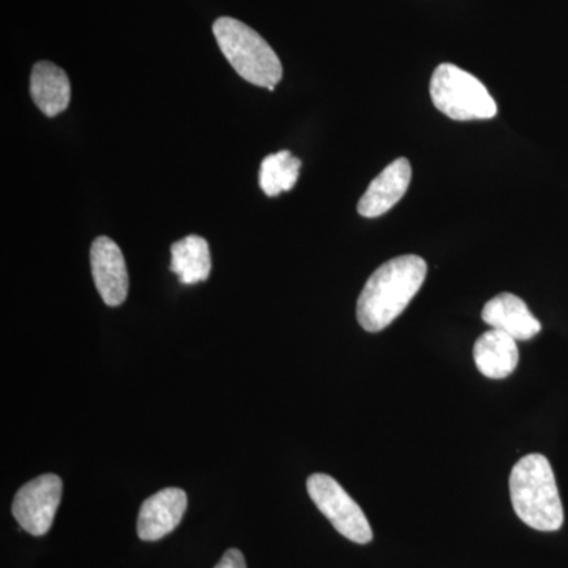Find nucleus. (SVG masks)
I'll use <instances>...</instances> for the list:
<instances>
[{"mask_svg":"<svg viewBox=\"0 0 568 568\" xmlns=\"http://www.w3.org/2000/svg\"><path fill=\"white\" fill-rule=\"evenodd\" d=\"M424 257H394L369 276L357 302V321L369 334L384 331L402 315L425 283Z\"/></svg>","mask_w":568,"mask_h":568,"instance_id":"f257e3e1","label":"nucleus"},{"mask_svg":"<svg viewBox=\"0 0 568 568\" xmlns=\"http://www.w3.org/2000/svg\"><path fill=\"white\" fill-rule=\"evenodd\" d=\"M508 484L511 506L525 525L541 532L562 528V500L551 463L545 455L530 454L519 459Z\"/></svg>","mask_w":568,"mask_h":568,"instance_id":"f03ea898","label":"nucleus"},{"mask_svg":"<svg viewBox=\"0 0 568 568\" xmlns=\"http://www.w3.org/2000/svg\"><path fill=\"white\" fill-rule=\"evenodd\" d=\"M213 36L224 58L244 80L274 91L283 77L278 55L256 31L234 18L213 22Z\"/></svg>","mask_w":568,"mask_h":568,"instance_id":"7ed1b4c3","label":"nucleus"},{"mask_svg":"<svg viewBox=\"0 0 568 568\" xmlns=\"http://www.w3.org/2000/svg\"><path fill=\"white\" fill-rule=\"evenodd\" d=\"M429 95L437 110L452 121H487L497 114L488 89L454 63L437 67L429 82Z\"/></svg>","mask_w":568,"mask_h":568,"instance_id":"20e7f679","label":"nucleus"},{"mask_svg":"<svg viewBox=\"0 0 568 568\" xmlns=\"http://www.w3.org/2000/svg\"><path fill=\"white\" fill-rule=\"evenodd\" d=\"M306 489L321 514L343 537L361 545L373 540L372 526L364 510L334 477L327 474H313L306 480Z\"/></svg>","mask_w":568,"mask_h":568,"instance_id":"39448f33","label":"nucleus"},{"mask_svg":"<svg viewBox=\"0 0 568 568\" xmlns=\"http://www.w3.org/2000/svg\"><path fill=\"white\" fill-rule=\"evenodd\" d=\"M62 497L61 477L44 474L28 481L13 499V517L26 532L40 537L50 532Z\"/></svg>","mask_w":568,"mask_h":568,"instance_id":"423d86ee","label":"nucleus"},{"mask_svg":"<svg viewBox=\"0 0 568 568\" xmlns=\"http://www.w3.org/2000/svg\"><path fill=\"white\" fill-rule=\"evenodd\" d=\"M93 283L108 306H119L129 294V272L119 245L110 237L95 239L91 248Z\"/></svg>","mask_w":568,"mask_h":568,"instance_id":"0eeeda50","label":"nucleus"},{"mask_svg":"<svg viewBox=\"0 0 568 568\" xmlns=\"http://www.w3.org/2000/svg\"><path fill=\"white\" fill-rule=\"evenodd\" d=\"M186 493L166 488L145 499L138 515V536L144 541L166 537L181 525L186 510Z\"/></svg>","mask_w":568,"mask_h":568,"instance_id":"6e6552de","label":"nucleus"},{"mask_svg":"<svg viewBox=\"0 0 568 568\" xmlns=\"http://www.w3.org/2000/svg\"><path fill=\"white\" fill-rule=\"evenodd\" d=\"M413 179V168L406 159L388 164L375 181L369 183L364 196L358 201L357 211L365 219H376L395 207L405 196Z\"/></svg>","mask_w":568,"mask_h":568,"instance_id":"1a4fd4ad","label":"nucleus"},{"mask_svg":"<svg viewBox=\"0 0 568 568\" xmlns=\"http://www.w3.org/2000/svg\"><path fill=\"white\" fill-rule=\"evenodd\" d=\"M481 320L489 327L510 335L517 342H528L541 332L540 321L530 313L526 302L510 293L496 295L487 302Z\"/></svg>","mask_w":568,"mask_h":568,"instance_id":"9d476101","label":"nucleus"},{"mask_svg":"<svg viewBox=\"0 0 568 568\" xmlns=\"http://www.w3.org/2000/svg\"><path fill=\"white\" fill-rule=\"evenodd\" d=\"M518 361L517 339L496 328L478 336L474 345L477 369L489 379H506L517 369Z\"/></svg>","mask_w":568,"mask_h":568,"instance_id":"9b49d317","label":"nucleus"},{"mask_svg":"<svg viewBox=\"0 0 568 568\" xmlns=\"http://www.w3.org/2000/svg\"><path fill=\"white\" fill-rule=\"evenodd\" d=\"M31 95L37 108L48 118L61 114L69 108L71 99L70 80L65 71L55 63H36L31 74Z\"/></svg>","mask_w":568,"mask_h":568,"instance_id":"f8f14e48","label":"nucleus"},{"mask_svg":"<svg viewBox=\"0 0 568 568\" xmlns=\"http://www.w3.org/2000/svg\"><path fill=\"white\" fill-rule=\"evenodd\" d=\"M171 271L182 284L205 282L211 275L212 260L207 241L200 235H186L171 246Z\"/></svg>","mask_w":568,"mask_h":568,"instance_id":"ddd939ff","label":"nucleus"},{"mask_svg":"<svg viewBox=\"0 0 568 568\" xmlns=\"http://www.w3.org/2000/svg\"><path fill=\"white\" fill-rule=\"evenodd\" d=\"M302 162L290 151L272 153L261 163L260 185L268 197L290 192L298 181Z\"/></svg>","mask_w":568,"mask_h":568,"instance_id":"4468645a","label":"nucleus"},{"mask_svg":"<svg viewBox=\"0 0 568 568\" xmlns=\"http://www.w3.org/2000/svg\"><path fill=\"white\" fill-rule=\"evenodd\" d=\"M213 568H246L245 556L239 549L231 548Z\"/></svg>","mask_w":568,"mask_h":568,"instance_id":"2eb2a0df","label":"nucleus"}]
</instances>
